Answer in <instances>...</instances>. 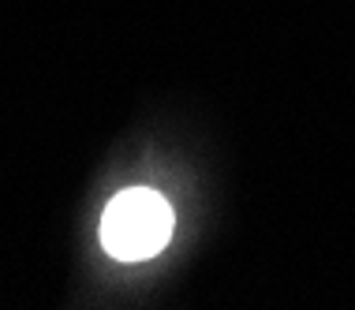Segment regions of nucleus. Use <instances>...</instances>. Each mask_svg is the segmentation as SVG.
<instances>
[{
    "mask_svg": "<svg viewBox=\"0 0 355 310\" xmlns=\"http://www.w3.org/2000/svg\"><path fill=\"white\" fill-rule=\"evenodd\" d=\"M172 206L150 187H128L101 213V247L116 261H146L172 239Z\"/></svg>",
    "mask_w": 355,
    "mask_h": 310,
    "instance_id": "nucleus-1",
    "label": "nucleus"
}]
</instances>
